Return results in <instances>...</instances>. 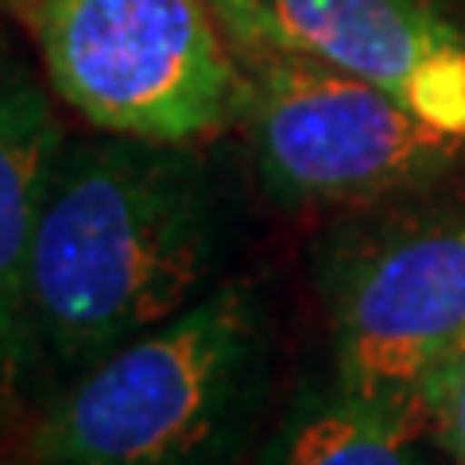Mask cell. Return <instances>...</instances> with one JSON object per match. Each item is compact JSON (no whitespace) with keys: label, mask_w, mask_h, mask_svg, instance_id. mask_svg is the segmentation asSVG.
<instances>
[{"label":"cell","mask_w":465,"mask_h":465,"mask_svg":"<svg viewBox=\"0 0 465 465\" xmlns=\"http://www.w3.org/2000/svg\"><path fill=\"white\" fill-rule=\"evenodd\" d=\"M427 423H430V442H439V450L454 465H465V345L450 361L439 388H434Z\"/></svg>","instance_id":"30bf717a"},{"label":"cell","mask_w":465,"mask_h":465,"mask_svg":"<svg viewBox=\"0 0 465 465\" xmlns=\"http://www.w3.org/2000/svg\"><path fill=\"white\" fill-rule=\"evenodd\" d=\"M194 143L66 140L32 244L35 357L78 381L213 291L217 229Z\"/></svg>","instance_id":"6da1fadb"},{"label":"cell","mask_w":465,"mask_h":465,"mask_svg":"<svg viewBox=\"0 0 465 465\" xmlns=\"http://www.w3.org/2000/svg\"><path fill=\"white\" fill-rule=\"evenodd\" d=\"M252 163L283 206H372L423 194L458 167L461 136L302 47L241 58Z\"/></svg>","instance_id":"5b68a950"},{"label":"cell","mask_w":465,"mask_h":465,"mask_svg":"<svg viewBox=\"0 0 465 465\" xmlns=\"http://www.w3.org/2000/svg\"><path fill=\"white\" fill-rule=\"evenodd\" d=\"M430 427L326 384L307 391L268 442L264 465H430Z\"/></svg>","instance_id":"ba28073f"},{"label":"cell","mask_w":465,"mask_h":465,"mask_svg":"<svg viewBox=\"0 0 465 465\" xmlns=\"http://www.w3.org/2000/svg\"><path fill=\"white\" fill-rule=\"evenodd\" d=\"M97 133L198 143L241 124L244 70L202 0H0Z\"/></svg>","instance_id":"277c9868"},{"label":"cell","mask_w":465,"mask_h":465,"mask_svg":"<svg viewBox=\"0 0 465 465\" xmlns=\"http://www.w3.org/2000/svg\"><path fill=\"white\" fill-rule=\"evenodd\" d=\"M295 47L465 140V27L434 0H264Z\"/></svg>","instance_id":"8992f818"},{"label":"cell","mask_w":465,"mask_h":465,"mask_svg":"<svg viewBox=\"0 0 465 465\" xmlns=\"http://www.w3.org/2000/svg\"><path fill=\"white\" fill-rule=\"evenodd\" d=\"M66 148L43 85L0 54V400L20 388L35 361L27 280L39 213Z\"/></svg>","instance_id":"52a82bcc"},{"label":"cell","mask_w":465,"mask_h":465,"mask_svg":"<svg viewBox=\"0 0 465 465\" xmlns=\"http://www.w3.org/2000/svg\"><path fill=\"white\" fill-rule=\"evenodd\" d=\"M268 388V318L249 283L82 372L32 434V465H232Z\"/></svg>","instance_id":"7a4b0ae2"},{"label":"cell","mask_w":465,"mask_h":465,"mask_svg":"<svg viewBox=\"0 0 465 465\" xmlns=\"http://www.w3.org/2000/svg\"><path fill=\"white\" fill-rule=\"evenodd\" d=\"M318 291L333 384L427 423L465 345V202H372L318 249Z\"/></svg>","instance_id":"3957f363"},{"label":"cell","mask_w":465,"mask_h":465,"mask_svg":"<svg viewBox=\"0 0 465 465\" xmlns=\"http://www.w3.org/2000/svg\"><path fill=\"white\" fill-rule=\"evenodd\" d=\"M202 5H206L217 16V24L225 27L237 58L268 51V47H295L264 0H202Z\"/></svg>","instance_id":"9c48e42d"}]
</instances>
